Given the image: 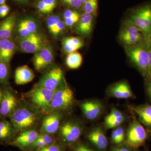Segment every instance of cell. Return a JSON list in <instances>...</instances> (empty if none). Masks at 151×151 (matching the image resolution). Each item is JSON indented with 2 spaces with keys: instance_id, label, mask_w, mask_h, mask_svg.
Masks as SVG:
<instances>
[{
  "instance_id": "cell-1",
  "label": "cell",
  "mask_w": 151,
  "mask_h": 151,
  "mask_svg": "<svg viewBox=\"0 0 151 151\" xmlns=\"http://www.w3.org/2000/svg\"><path fill=\"white\" fill-rule=\"evenodd\" d=\"M19 105L10 117V122L16 133L35 129L41 120L39 109L34 107Z\"/></svg>"
},
{
  "instance_id": "cell-2",
  "label": "cell",
  "mask_w": 151,
  "mask_h": 151,
  "mask_svg": "<svg viewBox=\"0 0 151 151\" xmlns=\"http://www.w3.org/2000/svg\"><path fill=\"white\" fill-rule=\"evenodd\" d=\"M150 36L137 45L125 47L127 56L145 78L149 77V49Z\"/></svg>"
},
{
  "instance_id": "cell-3",
  "label": "cell",
  "mask_w": 151,
  "mask_h": 151,
  "mask_svg": "<svg viewBox=\"0 0 151 151\" xmlns=\"http://www.w3.org/2000/svg\"><path fill=\"white\" fill-rule=\"evenodd\" d=\"M125 21L134 25L147 35H151V2L133 9Z\"/></svg>"
},
{
  "instance_id": "cell-4",
  "label": "cell",
  "mask_w": 151,
  "mask_h": 151,
  "mask_svg": "<svg viewBox=\"0 0 151 151\" xmlns=\"http://www.w3.org/2000/svg\"><path fill=\"white\" fill-rule=\"evenodd\" d=\"M74 103L73 92L67 84L55 91L45 112L50 113L67 111L72 108Z\"/></svg>"
},
{
  "instance_id": "cell-5",
  "label": "cell",
  "mask_w": 151,
  "mask_h": 151,
  "mask_svg": "<svg viewBox=\"0 0 151 151\" xmlns=\"http://www.w3.org/2000/svg\"><path fill=\"white\" fill-rule=\"evenodd\" d=\"M150 36L147 35L134 25L124 21L120 29L119 37L124 46L128 47L141 43Z\"/></svg>"
},
{
  "instance_id": "cell-6",
  "label": "cell",
  "mask_w": 151,
  "mask_h": 151,
  "mask_svg": "<svg viewBox=\"0 0 151 151\" xmlns=\"http://www.w3.org/2000/svg\"><path fill=\"white\" fill-rule=\"evenodd\" d=\"M59 138L62 144L72 145L77 142L82 135L83 127L78 122L72 120L65 122L59 128Z\"/></svg>"
},
{
  "instance_id": "cell-7",
  "label": "cell",
  "mask_w": 151,
  "mask_h": 151,
  "mask_svg": "<svg viewBox=\"0 0 151 151\" xmlns=\"http://www.w3.org/2000/svg\"><path fill=\"white\" fill-rule=\"evenodd\" d=\"M147 138V132L144 127L137 119H133L126 132L124 144L132 150H135L142 145Z\"/></svg>"
},
{
  "instance_id": "cell-8",
  "label": "cell",
  "mask_w": 151,
  "mask_h": 151,
  "mask_svg": "<svg viewBox=\"0 0 151 151\" xmlns=\"http://www.w3.org/2000/svg\"><path fill=\"white\" fill-rule=\"evenodd\" d=\"M66 85L62 70L60 67H55L48 70L35 86L55 92Z\"/></svg>"
},
{
  "instance_id": "cell-9",
  "label": "cell",
  "mask_w": 151,
  "mask_h": 151,
  "mask_svg": "<svg viewBox=\"0 0 151 151\" xmlns=\"http://www.w3.org/2000/svg\"><path fill=\"white\" fill-rule=\"evenodd\" d=\"M55 92L54 91L35 86L30 91L28 95L34 107L39 110L46 112Z\"/></svg>"
},
{
  "instance_id": "cell-10",
  "label": "cell",
  "mask_w": 151,
  "mask_h": 151,
  "mask_svg": "<svg viewBox=\"0 0 151 151\" xmlns=\"http://www.w3.org/2000/svg\"><path fill=\"white\" fill-rule=\"evenodd\" d=\"M0 104V117L10 118L19 106L18 101L12 90L6 88L2 91Z\"/></svg>"
},
{
  "instance_id": "cell-11",
  "label": "cell",
  "mask_w": 151,
  "mask_h": 151,
  "mask_svg": "<svg viewBox=\"0 0 151 151\" xmlns=\"http://www.w3.org/2000/svg\"><path fill=\"white\" fill-rule=\"evenodd\" d=\"M54 60V52L50 45H45L35 53L33 63L35 68L39 72H43L50 66Z\"/></svg>"
},
{
  "instance_id": "cell-12",
  "label": "cell",
  "mask_w": 151,
  "mask_h": 151,
  "mask_svg": "<svg viewBox=\"0 0 151 151\" xmlns=\"http://www.w3.org/2000/svg\"><path fill=\"white\" fill-rule=\"evenodd\" d=\"M86 138L96 151H107L108 140L102 127H96L92 128L86 134Z\"/></svg>"
},
{
  "instance_id": "cell-13",
  "label": "cell",
  "mask_w": 151,
  "mask_h": 151,
  "mask_svg": "<svg viewBox=\"0 0 151 151\" xmlns=\"http://www.w3.org/2000/svg\"><path fill=\"white\" fill-rule=\"evenodd\" d=\"M45 40L43 36L37 33L23 39H20V46L23 51L35 53L45 46Z\"/></svg>"
},
{
  "instance_id": "cell-14",
  "label": "cell",
  "mask_w": 151,
  "mask_h": 151,
  "mask_svg": "<svg viewBox=\"0 0 151 151\" xmlns=\"http://www.w3.org/2000/svg\"><path fill=\"white\" fill-rule=\"evenodd\" d=\"M80 107L84 117L89 121L98 119L104 111L103 103L96 100L84 101L80 104Z\"/></svg>"
},
{
  "instance_id": "cell-15",
  "label": "cell",
  "mask_w": 151,
  "mask_h": 151,
  "mask_svg": "<svg viewBox=\"0 0 151 151\" xmlns=\"http://www.w3.org/2000/svg\"><path fill=\"white\" fill-rule=\"evenodd\" d=\"M62 118L61 112L49 113L44 117L41 127V133L45 134H52L58 131L60 120Z\"/></svg>"
},
{
  "instance_id": "cell-16",
  "label": "cell",
  "mask_w": 151,
  "mask_h": 151,
  "mask_svg": "<svg viewBox=\"0 0 151 151\" xmlns=\"http://www.w3.org/2000/svg\"><path fill=\"white\" fill-rule=\"evenodd\" d=\"M38 135L37 131L35 129L24 131L21 132L16 138H14L8 145L16 146L22 150L29 148L36 140Z\"/></svg>"
},
{
  "instance_id": "cell-17",
  "label": "cell",
  "mask_w": 151,
  "mask_h": 151,
  "mask_svg": "<svg viewBox=\"0 0 151 151\" xmlns=\"http://www.w3.org/2000/svg\"><path fill=\"white\" fill-rule=\"evenodd\" d=\"M108 94L110 97L118 99H129L133 96L129 85L124 81H120L111 85L108 89Z\"/></svg>"
},
{
  "instance_id": "cell-18",
  "label": "cell",
  "mask_w": 151,
  "mask_h": 151,
  "mask_svg": "<svg viewBox=\"0 0 151 151\" xmlns=\"http://www.w3.org/2000/svg\"><path fill=\"white\" fill-rule=\"evenodd\" d=\"M94 17L90 14L83 13L76 26V33L83 36H89L93 29Z\"/></svg>"
},
{
  "instance_id": "cell-19",
  "label": "cell",
  "mask_w": 151,
  "mask_h": 151,
  "mask_svg": "<svg viewBox=\"0 0 151 151\" xmlns=\"http://www.w3.org/2000/svg\"><path fill=\"white\" fill-rule=\"evenodd\" d=\"M124 113L119 109L113 108L104 119V126L106 129H115L120 127L126 120Z\"/></svg>"
},
{
  "instance_id": "cell-20",
  "label": "cell",
  "mask_w": 151,
  "mask_h": 151,
  "mask_svg": "<svg viewBox=\"0 0 151 151\" xmlns=\"http://www.w3.org/2000/svg\"><path fill=\"white\" fill-rule=\"evenodd\" d=\"M37 25L35 21L26 18L21 20L17 25V32L21 39L25 38L37 33Z\"/></svg>"
},
{
  "instance_id": "cell-21",
  "label": "cell",
  "mask_w": 151,
  "mask_h": 151,
  "mask_svg": "<svg viewBox=\"0 0 151 151\" xmlns=\"http://www.w3.org/2000/svg\"><path fill=\"white\" fill-rule=\"evenodd\" d=\"M15 50V44L10 39H0V61L9 64Z\"/></svg>"
},
{
  "instance_id": "cell-22",
  "label": "cell",
  "mask_w": 151,
  "mask_h": 151,
  "mask_svg": "<svg viewBox=\"0 0 151 151\" xmlns=\"http://www.w3.org/2000/svg\"><path fill=\"white\" fill-rule=\"evenodd\" d=\"M16 134L11 122L4 119L0 121V142L9 144L13 139Z\"/></svg>"
},
{
  "instance_id": "cell-23",
  "label": "cell",
  "mask_w": 151,
  "mask_h": 151,
  "mask_svg": "<svg viewBox=\"0 0 151 151\" xmlns=\"http://www.w3.org/2000/svg\"><path fill=\"white\" fill-rule=\"evenodd\" d=\"M34 73L27 65H23L17 68L15 72V81L18 85H23L32 81Z\"/></svg>"
},
{
  "instance_id": "cell-24",
  "label": "cell",
  "mask_w": 151,
  "mask_h": 151,
  "mask_svg": "<svg viewBox=\"0 0 151 151\" xmlns=\"http://www.w3.org/2000/svg\"><path fill=\"white\" fill-rule=\"evenodd\" d=\"M140 123L151 129V105L145 104L133 107Z\"/></svg>"
},
{
  "instance_id": "cell-25",
  "label": "cell",
  "mask_w": 151,
  "mask_h": 151,
  "mask_svg": "<svg viewBox=\"0 0 151 151\" xmlns=\"http://www.w3.org/2000/svg\"><path fill=\"white\" fill-rule=\"evenodd\" d=\"M84 44L83 40L80 37H65L62 40V48L65 53L68 54L81 48L84 46Z\"/></svg>"
},
{
  "instance_id": "cell-26",
  "label": "cell",
  "mask_w": 151,
  "mask_h": 151,
  "mask_svg": "<svg viewBox=\"0 0 151 151\" xmlns=\"http://www.w3.org/2000/svg\"><path fill=\"white\" fill-rule=\"evenodd\" d=\"M16 17L11 14L0 25V39H10L15 26Z\"/></svg>"
},
{
  "instance_id": "cell-27",
  "label": "cell",
  "mask_w": 151,
  "mask_h": 151,
  "mask_svg": "<svg viewBox=\"0 0 151 151\" xmlns=\"http://www.w3.org/2000/svg\"><path fill=\"white\" fill-rule=\"evenodd\" d=\"M82 57L81 54L77 52L68 54L66 58V64L70 69H76L80 67L82 62Z\"/></svg>"
},
{
  "instance_id": "cell-28",
  "label": "cell",
  "mask_w": 151,
  "mask_h": 151,
  "mask_svg": "<svg viewBox=\"0 0 151 151\" xmlns=\"http://www.w3.org/2000/svg\"><path fill=\"white\" fill-rule=\"evenodd\" d=\"M126 132L123 127H116L112 132L111 142L114 145H119L124 144L126 139Z\"/></svg>"
},
{
  "instance_id": "cell-29",
  "label": "cell",
  "mask_w": 151,
  "mask_h": 151,
  "mask_svg": "<svg viewBox=\"0 0 151 151\" xmlns=\"http://www.w3.org/2000/svg\"><path fill=\"white\" fill-rule=\"evenodd\" d=\"M81 15L76 11L68 9L63 13V19L65 26L71 27L78 22Z\"/></svg>"
},
{
  "instance_id": "cell-30",
  "label": "cell",
  "mask_w": 151,
  "mask_h": 151,
  "mask_svg": "<svg viewBox=\"0 0 151 151\" xmlns=\"http://www.w3.org/2000/svg\"><path fill=\"white\" fill-rule=\"evenodd\" d=\"M84 12L90 14L94 17L97 15L98 11V1L97 0H87L83 4Z\"/></svg>"
},
{
  "instance_id": "cell-31",
  "label": "cell",
  "mask_w": 151,
  "mask_h": 151,
  "mask_svg": "<svg viewBox=\"0 0 151 151\" xmlns=\"http://www.w3.org/2000/svg\"><path fill=\"white\" fill-rule=\"evenodd\" d=\"M9 75L8 64L0 61V84L6 86L8 85Z\"/></svg>"
},
{
  "instance_id": "cell-32",
  "label": "cell",
  "mask_w": 151,
  "mask_h": 151,
  "mask_svg": "<svg viewBox=\"0 0 151 151\" xmlns=\"http://www.w3.org/2000/svg\"><path fill=\"white\" fill-rule=\"evenodd\" d=\"M60 20L59 17L57 15L51 16L47 18V28L50 33H52L56 24Z\"/></svg>"
},
{
  "instance_id": "cell-33",
  "label": "cell",
  "mask_w": 151,
  "mask_h": 151,
  "mask_svg": "<svg viewBox=\"0 0 151 151\" xmlns=\"http://www.w3.org/2000/svg\"><path fill=\"white\" fill-rule=\"evenodd\" d=\"M73 145L71 151H95L84 143L76 142Z\"/></svg>"
},
{
  "instance_id": "cell-34",
  "label": "cell",
  "mask_w": 151,
  "mask_h": 151,
  "mask_svg": "<svg viewBox=\"0 0 151 151\" xmlns=\"http://www.w3.org/2000/svg\"><path fill=\"white\" fill-rule=\"evenodd\" d=\"M45 144L47 146L51 145L54 142V139L50 135L41 134H39L36 139Z\"/></svg>"
},
{
  "instance_id": "cell-35",
  "label": "cell",
  "mask_w": 151,
  "mask_h": 151,
  "mask_svg": "<svg viewBox=\"0 0 151 151\" xmlns=\"http://www.w3.org/2000/svg\"><path fill=\"white\" fill-rule=\"evenodd\" d=\"M65 27L66 26L64 21L60 20L56 24L51 34L54 36H57L59 35L65 29Z\"/></svg>"
},
{
  "instance_id": "cell-36",
  "label": "cell",
  "mask_w": 151,
  "mask_h": 151,
  "mask_svg": "<svg viewBox=\"0 0 151 151\" xmlns=\"http://www.w3.org/2000/svg\"><path fill=\"white\" fill-rule=\"evenodd\" d=\"M39 149H40L44 151H65L63 147L59 145H57L55 142L44 147Z\"/></svg>"
},
{
  "instance_id": "cell-37",
  "label": "cell",
  "mask_w": 151,
  "mask_h": 151,
  "mask_svg": "<svg viewBox=\"0 0 151 151\" xmlns=\"http://www.w3.org/2000/svg\"><path fill=\"white\" fill-rule=\"evenodd\" d=\"M62 1L64 4L74 9L81 8L83 5L80 0H62Z\"/></svg>"
},
{
  "instance_id": "cell-38",
  "label": "cell",
  "mask_w": 151,
  "mask_h": 151,
  "mask_svg": "<svg viewBox=\"0 0 151 151\" xmlns=\"http://www.w3.org/2000/svg\"><path fill=\"white\" fill-rule=\"evenodd\" d=\"M111 151H133V150L123 144L119 145H114L111 147Z\"/></svg>"
},
{
  "instance_id": "cell-39",
  "label": "cell",
  "mask_w": 151,
  "mask_h": 151,
  "mask_svg": "<svg viewBox=\"0 0 151 151\" xmlns=\"http://www.w3.org/2000/svg\"><path fill=\"white\" fill-rule=\"evenodd\" d=\"M10 11L9 6L6 4L0 5V17H6Z\"/></svg>"
},
{
  "instance_id": "cell-40",
  "label": "cell",
  "mask_w": 151,
  "mask_h": 151,
  "mask_svg": "<svg viewBox=\"0 0 151 151\" xmlns=\"http://www.w3.org/2000/svg\"><path fill=\"white\" fill-rule=\"evenodd\" d=\"M50 12L55 8L57 4V0H42Z\"/></svg>"
},
{
  "instance_id": "cell-41",
  "label": "cell",
  "mask_w": 151,
  "mask_h": 151,
  "mask_svg": "<svg viewBox=\"0 0 151 151\" xmlns=\"http://www.w3.org/2000/svg\"><path fill=\"white\" fill-rule=\"evenodd\" d=\"M37 8L43 14H48L50 13V11L47 8V7L45 4L43 2L42 0L39 1L37 5Z\"/></svg>"
},
{
  "instance_id": "cell-42",
  "label": "cell",
  "mask_w": 151,
  "mask_h": 151,
  "mask_svg": "<svg viewBox=\"0 0 151 151\" xmlns=\"http://www.w3.org/2000/svg\"><path fill=\"white\" fill-rule=\"evenodd\" d=\"M146 90L151 100V78H145Z\"/></svg>"
},
{
  "instance_id": "cell-43",
  "label": "cell",
  "mask_w": 151,
  "mask_h": 151,
  "mask_svg": "<svg viewBox=\"0 0 151 151\" xmlns=\"http://www.w3.org/2000/svg\"><path fill=\"white\" fill-rule=\"evenodd\" d=\"M149 77L151 78V35L150 38L149 49Z\"/></svg>"
},
{
  "instance_id": "cell-44",
  "label": "cell",
  "mask_w": 151,
  "mask_h": 151,
  "mask_svg": "<svg viewBox=\"0 0 151 151\" xmlns=\"http://www.w3.org/2000/svg\"><path fill=\"white\" fill-rule=\"evenodd\" d=\"M14 1L19 4H25L28 2L29 0H14Z\"/></svg>"
},
{
  "instance_id": "cell-45",
  "label": "cell",
  "mask_w": 151,
  "mask_h": 151,
  "mask_svg": "<svg viewBox=\"0 0 151 151\" xmlns=\"http://www.w3.org/2000/svg\"><path fill=\"white\" fill-rule=\"evenodd\" d=\"M2 90L1 89V88H0V103H1V101L2 98Z\"/></svg>"
},
{
  "instance_id": "cell-46",
  "label": "cell",
  "mask_w": 151,
  "mask_h": 151,
  "mask_svg": "<svg viewBox=\"0 0 151 151\" xmlns=\"http://www.w3.org/2000/svg\"><path fill=\"white\" fill-rule=\"evenodd\" d=\"M6 0H0V5L5 4Z\"/></svg>"
},
{
  "instance_id": "cell-47",
  "label": "cell",
  "mask_w": 151,
  "mask_h": 151,
  "mask_svg": "<svg viewBox=\"0 0 151 151\" xmlns=\"http://www.w3.org/2000/svg\"><path fill=\"white\" fill-rule=\"evenodd\" d=\"M80 1H81V3H82L83 4H84V3L86 2V1H87V0H80Z\"/></svg>"
},
{
  "instance_id": "cell-48",
  "label": "cell",
  "mask_w": 151,
  "mask_h": 151,
  "mask_svg": "<svg viewBox=\"0 0 151 151\" xmlns=\"http://www.w3.org/2000/svg\"><path fill=\"white\" fill-rule=\"evenodd\" d=\"M37 151H44L42 150H41L40 149H37Z\"/></svg>"
},
{
  "instance_id": "cell-49",
  "label": "cell",
  "mask_w": 151,
  "mask_h": 151,
  "mask_svg": "<svg viewBox=\"0 0 151 151\" xmlns=\"http://www.w3.org/2000/svg\"><path fill=\"white\" fill-rule=\"evenodd\" d=\"M0 25H1V24H0Z\"/></svg>"
},
{
  "instance_id": "cell-50",
  "label": "cell",
  "mask_w": 151,
  "mask_h": 151,
  "mask_svg": "<svg viewBox=\"0 0 151 151\" xmlns=\"http://www.w3.org/2000/svg\"><path fill=\"white\" fill-rule=\"evenodd\" d=\"M0 104H1V103H0Z\"/></svg>"
}]
</instances>
